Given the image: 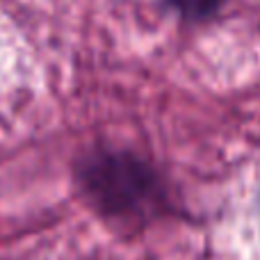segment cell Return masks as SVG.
<instances>
[{"label":"cell","mask_w":260,"mask_h":260,"mask_svg":"<svg viewBox=\"0 0 260 260\" xmlns=\"http://www.w3.org/2000/svg\"><path fill=\"white\" fill-rule=\"evenodd\" d=\"M82 197L101 217L137 226L151 221L165 206V185L151 162L121 148H96L78 162Z\"/></svg>","instance_id":"obj_1"},{"label":"cell","mask_w":260,"mask_h":260,"mask_svg":"<svg viewBox=\"0 0 260 260\" xmlns=\"http://www.w3.org/2000/svg\"><path fill=\"white\" fill-rule=\"evenodd\" d=\"M178 14L192 21H206V18L215 16L221 9L226 0H167Z\"/></svg>","instance_id":"obj_2"}]
</instances>
